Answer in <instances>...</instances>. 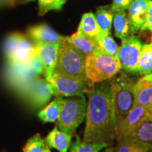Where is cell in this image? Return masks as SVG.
Instances as JSON below:
<instances>
[{
  "label": "cell",
  "mask_w": 152,
  "mask_h": 152,
  "mask_svg": "<svg viewBox=\"0 0 152 152\" xmlns=\"http://www.w3.org/2000/svg\"><path fill=\"white\" fill-rule=\"evenodd\" d=\"M45 142L39 134H36L28 140L23 148V152H43Z\"/></svg>",
  "instance_id": "83f0119b"
},
{
  "label": "cell",
  "mask_w": 152,
  "mask_h": 152,
  "mask_svg": "<svg viewBox=\"0 0 152 152\" xmlns=\"http://www.w3.org/2000/svg\"><path fill=\"white\" fill-rule=\"evenodd\" d=\"M19 94L34 109L43 107L54 96V90L49 81L39 76L35 77Z\"/></svg>",
  "instance_id": "ba28073f"
},
{
  "label": "cell",
  "mask_w": 152,
  "mask_h": 152,
  "mask_svg": "<svg viewBox=\"0 0 152 152\" xmlns=\"http://www.w3.org/2000/svg\"><path fill=\"white\" fill-rule=\"evenodd\" d=\"M35 45L28 36L20 33L8 35L4 43V52L7 62L27 65L35 54Z\"/></svg>",
  "instance_id": "8992f818"
},
{
  "label": "cell",
  "mask_w": 152,
  "mask_h": 152,
  "mask_svg": "<svg viewBox=\"0 0 152 152\" xmlns=\"http://www.w3.org/2000/svg\"><path fill=\"white\" fill-rule=\"evenodd\" d=\"M151 0H133L128 9V16L134 33L141 30L146 19Z\"/></svg>",
  "instance_id": "9a60e30c"
},
{
  "label": "cell",
  "mask_w": 152,
  "mask_h": 152,
  "mask_svg": "<svg viewBox=\"0 0 152 152\" xmlns=\"http://www.w3.org/2000/svg\"><path fill=\"white\" fill-rule=\"evenodd\" d=\"M111 81L114 118L117 129L134 105L136 81L123 73Z\"/></svg>",
  "instance_id": "3957f363"
},
{
  "label": "cell",
  "mask_w": 152,
  "mask_h": 152,
  "mask_svg": "<svg viewBox=\"0 0 152 152\" xmlns=\"http://www.w3.org/2000/svg\"><path fill=\"white\" fill-rule=\"evenodd\" d=\"M139 71L142 76L152 75V42L142 47L139 60Z\"/></svg>",
  "instance_id": "d4e9b609"
},
{
  "label": "cell",
  "mask_w": 152,
  "mask_h": 152,
  "mask_svg": "<svg viewBox=\"0 0 152 152\" xmlns=\"http://www.w3.org/2000/svg\"><path fill=\"white\" fill-rule=\"evenodd\" d=\"M86 55L67 40L59 45L58 57L54 73L80 80L89 81L85 74Z\"/></svg>",
  "instance_id": "7a4b0ae2"
},
{
  "label": "cell",
  "mask_w": 152,
  "mask_h": 152,
  "mask_svg": "<svg viewBox=\"0 0 152 152\" xmlns=\"http://www.w3.org/2000/svg\"><path fill=\"white\" fill-rule=\"evenodd\" d=\"M115 152H151L152 147L124 137L117 138Z\"/></svg>",
  "instance_id": "603a6c76"
},
{
  "label": "cell",
  "mask_w": 152,
  "mask_h": 152,
  "mask_svg": "<svg viewBox=\"0 0 152 152\" xmlns=\"http://www.w3.org/2000/svg\"><path fill=\"white\" fill-rule=\"evenodd\" d=\"M121 69L118 59L107 55L90 54L85 58V74L92 84L111 80Z\"/></svg>",
  "instance_id": "5b68a950"
},
{
  "label": "cell",
  "mask_w": 152,
  "mask_h": 152,
  "mask_svg": "<svg viewBox=\"0 0 152 152\" xmlns=\"http://www.w3.org/2000/svg\"><path fill=\"white\" fill-rule=\"evenodd\" d=\"M67 40L86 56L90 54H102L96 42L80 35L77 32L70 37H67Z\"/></svg>",
  "instance_id": "d6986e66"
},
{
  "label": "cell",
  "mask_w": 152,
  "mask_h": 152,
  "mask_svg": "<svg viewBox=\"0 0 152 152\" xmlns=\"http://www.w3.org/2000/svg\"><path fill=\"white\" fill-rule=\"evenodd\" d=\"M109 147L106 144L87 143L82 141L79 136H75L74 142L71 144L70 152H99L104 148Z\"/></svg>",
  "instance_id": "484cf974"
},
{
  "label": "cell",
  "mask_w": 152,
  "mask_h": 152,
  "mask_svg": "<svg viewBox=\"0 0 152 152\" xmlns=\"http://www.w3.org/2000/svg\"><path fill=\"white\" fill-rule=\"evenodd\" d=\"M28 66L35 77L44 75V68L39 58L35 54L28 64Z\"/></svg>",
  "instance_id": "f1b7e54d"
},
{
  "label": "cell",
  "mask_w": 152,
  "mask_h": 152,
  "mask_svg": "<svg viewBox=\"0 0 152 152\" xmlns=\"http://www.w3.org/2000/svg\"><path fill=\"white\" fill-rule=\"evenodd\" d=\"M4 77L7 85L19 94L29 85L35 76L30 71L28 64L7 62L4 70Z\"/></svg>",
  "instance_id": "30bf717a"
},
{
  "label": "cell",
  "mask_w": 152,
  "mask_h": 152,
  "mask_svg": "<svg viewBox=\"0 0 152 152\" xmlns=\"http://www.w3.org/2000/svg\"><path fill=\"white\" fill-rule=\"evenodd\" d=\"M52 85L56 96H73L82 95L92 84L89 81L80 80L53 73L47 79Z\"/></svg>",
  "instance_id": "9c48e42d"
},
{
  "label": "cell",
  "mask_w": 152,
  "mask_h": 152,
  "mask_svg": "<svg viewBox=\"0 0 152 152\" xmlns=\"http://www.w3.org/2000/svg\"><path fill=\"white\" fill-rule=\"evenodd\" d=\"M127 137L152 147V116L144 120Z\"/></svg>",
  "instance_id": "ffe728a7"
},
{
  "label": "cell",
  "mask_w": 152,
  "mask_h": 152,
  "mask_svg": "<svg viewBox=\"0 0 152 152\" xmlns=\"http://www.w3.org/2000/svg\"><path fill=\"white\" fill-rule=\"evenodd\" d=\"M151 152H152V150H151Z\"/></svg>",
  "instance_id": "d590c367"
},
{
  "label": "cell",
  "mask_w": 152,
  "mask_h": 152,
  "mask_svg": "<svg viewBox=\"0 0 152 152\" xmlns=\"http://www.w3.org/2000/svg\"><path fill=\"white\" fill-rule=\"evenodd\" d=\"M72 135L63 132L55 126L45 139V144L59 152H68L71 144Z\"/></svg>",
  "instance_id": "2e32d148"
},
{
  "label": "cell",
  "mask_w": 152,
  "mask_h": 152,
  "mask_svg": "<svg viewBox=\"0 0 152 152\" xmlns=\"http://www.w3.org/2000/svg\"><path fill=\"white\" fill-rule=\"evenodd\" d=\"M27 36L35 45H60L66 37L57 33L47 24H39L30 26L27 30Z\"/></svg>",
  "instance_id": "7c38bea8"
},
{
  "label": "cell",
  "mask_w": 152,
  "mask_h": 152,
  "mask_svg": "<svg viewBox=\"0 0 152 152\" xmlns=\"http://www.w3.org/2000/svg\"><path fill=\"white\" fill-rule=\"evenodd\" d=\"M113 26L115 37L121 39V40L134 34L128 14L125 11L113 12Z\"/></svg>",
  "instance_id": "e0dca14e"
},
{
  "label": "cell",
  "mask_w": 152,
  "mask_h": 152,
  "mask_svg": "<svg viewBox=\"0 0 152 152\" xmlns=\"http://www.w3.org/2000/svg\"><path fill=\"white\" fill-rule=\"evenodd\" d=\"M35 1V0H18V3H19V4H25V3L30 2V1Z\"/></svg>",
  "instance_id": "836d02e7"
},
{
  "label": "cell",
  "mask_w": 152,
  "mask_h": 152,
  "mask_svg": "<svg viewBox=\"0 0 152 152\" xmlns=\"http://www.w3.org/2000/svg\"><path fill=\"white\" fill-rule=\"evenodd\" d=\"M67 0H38V14L44 16L49 11H60Z\"/></svg>",
  "instance_id": "4316f807"
},
{
  "label": "cell",
  "mask_w": 152,
  "mask_h": 152,
  "mask_svg": "<svg viewBox=\"0 0 152 152\" xmlns=\"http://www.w3.org/2000/svg\"><path fill=\"white\" fill-rule=\"evenodd\" d=\"M140 30H149L152 33V0H151L149 4L147 19Z\"/></svg>",
  "instance_id": "4dcf8cb0"
},
{
  "label": "cell",
  "mask_w": 152,
  "mask_h": 152,
  "mask_svg": "<svg viewBox=\"0 0 152 152\" xmlns=\"http://www.w3.org/2000/svg\"><path fill=\"white\" fill-rule=\"evenodd\" d=\"M100 152V151H99ZM102 152H115V148L113 147H108L105 150Z\"/></svg>",
  "instance_id": "d6a6232c"
},
{
  "label": "cell",
  "mask_w": 152,
  "mask_h": 152,
  "mask_svg": "<svg viewBox=\"0 0 152 152\" xmlns=\"http://www.w3.org/2000/svg\"><path fill=\"white\" fill-rule=\"evenodd\" d=\"M143 44L137 36L131 35L123 39L119 47L118 61L121 68L133 75H140L139 60Z\"/></svg>",
  "instance_id": "52a82bcc"
},
{
  "label": "cell",
  "mask_w": 152,
  "mask_h": 152,
  "mask_svg": "<svg viewBox=\"0 0 152 152\" xmlns=\"http://www.w3.org/2000/svg\"><path fill=\"white\" fill-rule=\"evenodd\" d=\"M133 0H113L111 9L113 12L119 11H125L128 9Z\"/></svg>",
  "instance_id": "f546056e"
},
{
  "label": "cell",
  "mask_w": 152,
  "mask_h": 152,
  "mask_svg": "<svg viewBox=\"0 0 152 152\" xmlns=\"http://www.w3.org/2000/svg\"><path fill=\"white\" fill-rule=\"evenodd\" d=\"M134 105L152 111V75H144L136 81Z\"/></svg>",
  "instance_id": "5bb4252c"
},
{
  "label": "cell",
  "mask_w": 152,
  "mask_h": 152,
  "mask_svg": "<svg viewBox=\"0 0 152 152\" xmlns=\"http://www.w3.org/2000/svg\"><path fill=\"white\" fill-rule=\"evenodd\" d=\"M96 42L102 54L118 59L119 47L111 37V33L101 32Z\"/></svg>",
  "instance_id": "7402d4cb"
},
{
  "label": "cell",
  "mask_w": 152,
  "mask_h": 152,
  "mask_svg": "<svg viewBox=\"0 0 152 152\" xmlns=\"http://www.w3.org/2000/svg\"><path fill=\"white\" fill-rule=\"evenodd\" d=\"M101 32L110 33L113 18V11L109 6L98 7L95 15Z\"/></svg>",
  "instance_id": "cb8c5ba5"
},
{
  "label": "cell",
  "mask_w": 152,
  "mask_h": 152,
  "mask_svg": "<svg viewBox=\"0 0 152 152\" xmlns=\"http://www.w3.org/2000/svg\"><path fill=\"white\" fill-rule=\"evenodd\" d=\"M77 32L80 35L96 42L101 30L96 20L95 15L93 13L88 12L83 15Z\"/></svg>",
  "instance_id": "ac0fdd59"
},
{
  "label": "cell",
  "mask_w": 152,
  "mask_h": 152,
  "mask_svg": "<svg viewBox=\"0 0 152 152\" xmlns=\"http://www.w3.org/2000/svg\"><path fill=\"white\" fill-rule=\"evenodd\" d=\"M87 107L84 94L64 99L59 118L57 120L58 128L73 136L86 116Z\"/></svg>",
  "instance_id": "277c9868"
},
{
  "label": "cell",
  "mask_w": 152,
  "mask_h": 152,
  "mask_svg": "<svg viewBox=\"0 0 152 152\" xmlns=\"http://www.w3.org/2000/svg\"><path fill=\"white\" fill-rule=\"evenodd\" d=\"M152 116V111L134 105L117 128V138L128 136L144 120Z\"/></svg>",
  "instance_id": "8fae6325"
},
{
  "label": "cell",
  "mask_w": 152,
  "mask_h": 152,
  "mask_svg": "<svg viewBox=\"0 0 152 152\" xmlns=\"http://www.w3.org/2000/svg\"><path fill=\"white\" fill-rule=\"evenodd\" d=\"M64 99L62 96H56L46 107L39 112L38 117L45 123H52L59 118Z\"/></svg>",
  "instance_id": "44dd1931"
},
{
  "label": "cell",
  "mask_w": 152,
  "mask_h": 152,
  "mask_svg": "<svg viewBox=\"0 0 152 152\" xmlns=\"http://www.w3.org/2000/svg\"><path fill=\"white\" fill-rule=\"evenodd\" d=\"M85 93L88 102L83 141L110 146L117 138L111 80L92 84Z\"/></svg>",
  "instance_id": "6da1fadb"
},
{
  "label": "cell",
  "mask_w": 152,
  "mask_h": 152,
  "mask_svg": "<svg viewBox=\"0 0 152 152\" xmlns=\"http://www.w3.org/2000/svg\"><path fill=\"white\" fill-rule=\"evenodd\" d=\"M18 0H0V7H13L18 3Z\"/></svg>",
  "instance_id": "1f68e13d"
},
{
  "label": "cell",
  "mask_w": 152,
  "mask_h": 152,
  "mask_svg": "<svg viewBox=\"0 0 152 152\" xmlns=\"http://www.w3.org/2000/svg\"><path fill=\"white\" fill-rule=\"evenodd\" d=\"M58 48L59 45L58 44L35 45V53L42 64L45 79L51 77L54 73L58 57Z\"/></svg>",
  "instance_id": "4fadbf2b"
},
{
  "label": "cell",
  "mask_w": 152,
  "mask_h": 152,
  "mask_svg": "<svg viewBox=\"0 0 152 152\" xmlns=\"http://www.w3.org/2000/svg\"><path fill=\"white\" fill-rule=\"evenodd\" d=\"M43 152H52V151H51L50 149H49V147L46 144H45V149H44V150H43Z\"/></svg>",
  "instance_id": "e575fe53"
}]
</instances>
